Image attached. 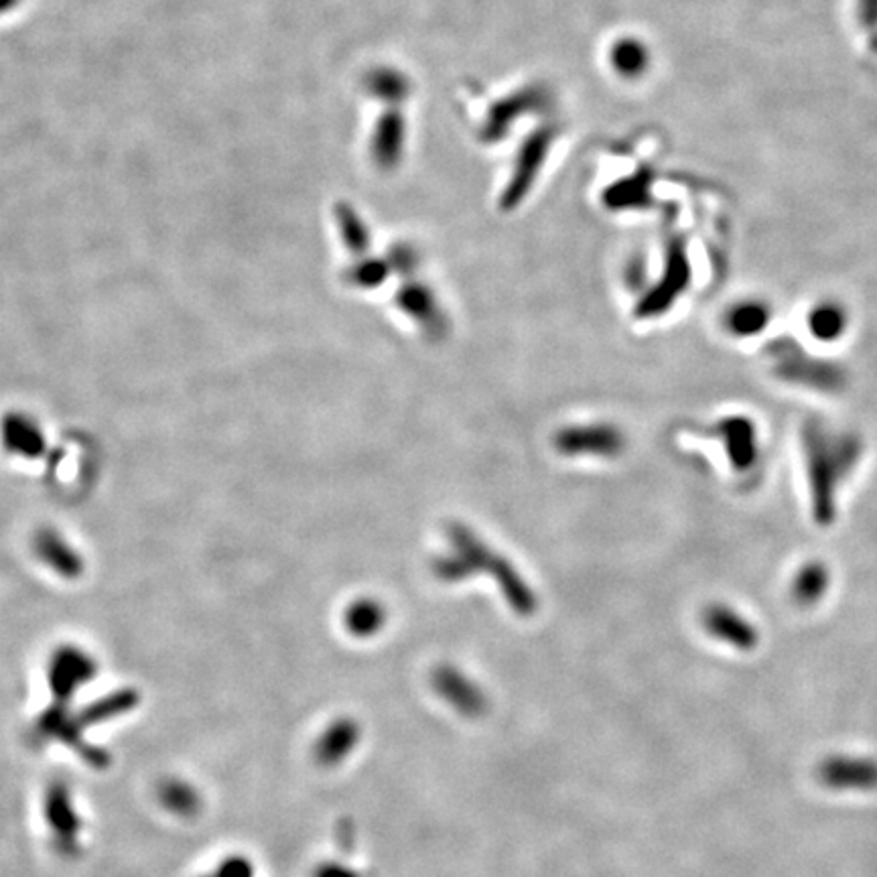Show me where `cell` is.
Returning a JSON list of instances; mask_svg holds the SVG:
<instances>
[{"instance_id": "obj_1", "label": "cell", "mask_w": 877, "mask_h": 877, "mask_svg": "<svg viewBox=\"0 0 877 877\" xmlns=\"http://www.w3.org/2000/svg\"><path fill=\"white\" fill-rule=\"evenodd\" d=\"M804 467L811 492V510L816 523L828 526L837 516L839 487L864 453L861 438L837 433L821 421H808L803 429Z\"/></svg>"}, {"instance_id": "obj_2", "label": "cell", "mask_w": 877, "mask_h": 877, "mask_svg": "<svg viewBox=\"0 0 877 877\" xmlns=\"http://www.w3.org/2000/svg\"><path fill=\"white\" fill-rule=\"evenodd\" d=\"M450 538L457 555H453L450 559L438 560L437 575L441 579L460 581L463 577L479 571V567H484L482 571L492 572L498 579L499 587L508 597L512 609H516L524 616L535 611V596L512 569L508 560L492 555L474 535H470L462 526H453Z\"/></svg>"}, {"instance_id": "obj_3", "label": "cell", "mask_w": 877, "mask_h": 877, "mask_svg": "<svg viewBox=\"0 0 877 877\" xmlns=\"http://www.w3.org/2000/svg\"><path fill=\"white\" fill-rule=\"evenodd\" d=\"M774 374L798 386L816 392H839L845 386V372L839 365L808 355L792 340H776L770 348Z\"/></svg>"}, {"instance_id": "obj_4", "label": "cell", "mask_w": 877, "mask_h": 877, "mask_svg": "<svg viewBox=\"0 0 877 877\" xmlns=\"http://www.w3.org/2000/svg\"><path fill=\"white\" fill-rule=\"evenodd\" d=\"M689 282H691V262L687 256V248L682 240H672L669 244L662 277L642 297V301L636 307V316L658 317L667 313L682 292L687 291Z\"/></svg>"}, {"instance_id": "obj_5", "label": "cell", "mask_w": 877, "mask_h": 877, "mask_svg": "<svg viewBox=\"0 0 877 877\" xmlns=\"http://www.w3.org/2000/svg\"><path fill=\"white\" fill-rule=\"evenodd\" d=\"M96 674V660L80 646H60L49 658V689L58 703H70L73 694Z\"/></svg>"}, {"instance_id": "obj_6", "label": "cell", "mask_w": 877, "mask_h": 877, "mask_svg": "<svg viewBox=\"0 0 877 877\" xmlns=\"http://www.w3.org/2000/svg\"><path fill=\"white\" fill-rule=\"evenodd\" d=\"M0 447L11 457L33 462L48 453V433L35 414L14 409L0 416Z\"/></svg>"}, {"instance_id": "obj_7", "label": "cell", "mask_w": 877, "mask_h": 877, "mask_svg": "<svg viewBox=\"0 0 877 877\" xmlns=\"http://www.w3.org/2000/svg\"><path fill=\"white\" fill-rule=\"evenodd\" d=\"M431 684L443 703L457 711L463 718H482L487 711L486 693L477 682L472 681L462 670L443 664L433 672Z\"/></svg>"}, {"instance_id": "obj_8", "label": "cell", "mask_w": 877, "mask_h": 877, "mask_svg": "<svg viewBox=\"0 0 877 877\" xmlns=\"http://www.w3.org/2000/svg\"><path fill=\"white\" fill-rule=\"evenodd\" d=\"M45 818L53 833V847L61 855H73L80 849L82 818L75 813L70 788L61 782L51 784L45 794Z\"/></svg>"}, {"instance_id": "obj_9", "label": "cell", "mask_w": 877, "mask_h": 877, "mask_svg": "<svg viewBox=\"0 0 877 877\" xmlns=\"http://www.w3.org/2000/svg\"><path fill=\"white\" fill-rule=\"evenodd\" d=\"M818 778L833 791H876L877 762L857 755H833L818 766Z\"/></svg>"}, {"instance_id": "obj_10", "label": "cell", "mask_w": 877, "mask_h": 877, "mask_svg": "<svg viewBox=\"0 0 877 877\" xmlns=\"http://www.w3.org/2000/svg\"><path fill=\"white\" fill-rule=\"evenodd\" d=\"M33 550L49 571L63 579H75L84 572V555L73 547L70 538L53 526H43L33 536Z\"/></svg>"}, {"instance_id": "obj_11", "label": "cell", "mask_w": 877, "mask_h": 877, "mask_svg": "<svg viewBox=\"0 0 877 877\" xmlns=\"http://www.w3.org/2000/svg\"><path fill=\"white\" fill-rule=\"evenodd\" d=\"M715 435L721 438L731 465L740 472L752 470L760 460V443L754 421L747 416H728L715 426Z\"/></svg>"}, {"instance_id": "obj_12", "label": "cell", "mask_w": 877, "mask_h": 877, "mask_svg": "<svg viewBox=\"0 0 877 877\" xmlns=\"http://www.w3.org/2000/svg\"><path fill=\"white\" fill-rule=\"evenodd\" d=\"M703 626L715 640L733 646L737 650H752L760 642V633L755 630L754 623L745 620L740 611L723 603H715L705 609Z\"/></svg>"}, {"instance_id": "obj_13", "label": "cell", "mask_w": 877, "mask_h": 877, "mask_svg": "<svg viewBox=\"0 0 877 877\" xmlns=\"http://www.w3.org/2000/svg\"><path fill=\"white\" fill-rule=\"evenodd\" d=\"M557 447L563 453H594L603 457H613L623 450V435L616 426L591 425L567 429L557 437Z\"/></svg>"}, {"instance_id": "obj_14", "label": "cell", "mask_w": 877, "mask_h": 877, "mask_svg": "<svg viewBox=\"0 0 877 877\" xmlns=\"http://www.w3.org/2000/svg\"><path fill=\"white\" fill-rule=\"evenodd\" d=\"M360 740H362V730L353 719H338L319 735L313 757L321 767L340 766L341 762H345L348 755L352 754Z\"/></svg>"}, {"instance_id": "obj_15", "label": "cell", "mask_w": 877, "mask_h": 877, "mask_svg": "<svg viewBox=\"0 0 877 877\" xmlns=\"http://www.w3.org/2000/svg\"><path fill=\"white\" fill-rule=\"evenodd\" d=\"M772 319L770 305L757 299H743L731 305L723 316V326L735 338H754L767 328Z\"/></svg>"}, {"instance_id": "obj_16", "label": "cell", "mask_w": 877, "mask_h": 877, "mask_svg": "<svg viewBox=\"0 0 877 877\" xmlns=\"http://www.w3.org/2000/svg\"><path fill=\"white\" fill-rule=\"evenodd\" d=\"M828 584H830V572L827 567L818 560H808L801 565L792 577V599L803 608H811L827 594Z\"/></svg>"}, {"instance_id": "obj_17", "label": "cell", "mask_w": 877, "mask_h": 877, "mask_svg": "<svg viewBox=\"0 0 877 877\" xmlns=\"http://www.w3.org/2000/svg\"><path fill=\"white\" fill-rule=\"evenodd\" d=\"M849 317L837 301H821L811 307L806 316V328L818 341H837L847 331Z\"/></svg>"}, {"instance_id": "obj_18", "label": "cell", "mask_w": 877, "mask_h": 877, "mask_svg": "<svg viewBox=\"0 0 877 877\" xmlns=\"http://www.w3.org/2000/svg\"><path fill=\"white\" fill-rule=\"evenodd\" d=\"M158 801L169 811L171 815L189 818L199 813L202 796L192 784L183 780H167L158 788Z\"/></svg>"}, {"instance_id": "obj_19", "label": "cell", "mask_w": 877, "mask_h": 877, "mask_svg": "<svg viewBox=\"0 0 877 877\" xmlns=\"http://www.w3.org/2000/svg\"><path fill=\"white\" fill-rule=\"evenodd\" d=\"M384 608L372 599H360L345 611V626L358 638H370L384 626Z\"/></svg>"}, {"instance_id": "obj_20", "label": "cell", "mask_w": 877, "mask_h": 877, "mask_svg": "<svg viewBox=\"0 0 877 877\" xmlns=\"http://www.w3.org/2000/svg\"><path fill=\"white\" fill-rule=\"evenodd\" d=\"M648 51L638 39H621L611 49V65L626 78H636L648 68Z\"/></svg>"}, {"instance_id": "obj_21", "label": "cell", "mask_w": 877, "mask_h": 877, "mask_svg": "<svg viewBox=\"0 0 877 877\" xmlns=\"http://www.w3.org/2000/svg\"><path fill=\"white\" fill-rule=\"evenodd\" d=\"M401 305L404 311H409L411 316L426 323V328L435 329V331L443 328V321H441V316H438L435 301H433L431 292L426 291L425 287L411 285V287L402 289Z\"/></svg>"}, {"instance_id": "obj_22", "label": "cell", "mask_w": 877, "mask_h": 877, "mask_svg": "<svg viewBox=\"0 0 877 877\" xmlns=\"http://www.w3.org/2000/svg\"><path fill=\"white\" fill-rule=\"evenodd\" d=\"M402 145V122L396 116H390L386 121L380 122L376 134V153L378 161L382 165H392L396 157L401 155Z\"/></svg>"}, {"instance_id": "obj_23", "label": "cell", "mask_w": 877, "mask_h": 877, "mask_svg": "<svg viewBox=\"0 0 877 877\" xmlns=\"http://www.w3.org/2000/svg\"><path fill=\"white\" fill-rule=\"evenodd\" d=\"M646 197H648L646 182H640V179L620 183V185H616V187L611 189V194H609V199L613 202V206L616 207L642 206L646 202Z\"/></svg>"}, {"instance_id": "obj_24", "label": "cell", "mask_w": 877, "mask_h": 877, "mask_svg": "<svg viewBox=\"0 0 877 877\" xmlns=\"http://www.w3.org/2000/svg\"><path fill=\"white\" fill-rule=\"evenodd\" d=\"M341 218V226H343V234H345V240H348V246L355 250V252H362L365 250V243H368V234H365L364 226H362V221L353 216L350 209H343L340 214Z\"/></svg>"}, {"instance_id": "obj_25", "label": "cell", "mask_w": 877, "mask_h": 877, "mask_svg": "<svg viewBox=\"0 0 877 877\" xmlns=\"http://www.w3.org/2000/svg\"><path fill=\"white\" fill-rule=\"evenodd\" d=\"M202 877H255V865L243 855H231L207 876Z\"/></svg>"}, {"instance_id": "obj_26", "label": "cell", "mask_w": 877, "mask_h": 877, "mask_svg": "<svg viewBox=\"0 0 877 877\" xmlns=\"http://www.w3.org/2000/svg\"><path fill=\"white\" fill-rule=\"evenodd\" d=\"M372 92H376L380 96L386 97H401L404 94V90H406V84H404V80L399 78L394 72H380L372 78Z\"/></svg>"}, {"instance_id": "obj_27", "label": "cell", "mask_w": 877, "mask_h": 877, "mask_svg": "<svg viewBox=\"0 0 877 877\" xmlns=\"http://www.w3.org/2000/svg\"><path fill=\"white\" fill-rule=\"evenodd\" d=\"M353 282L360 287H376L386 277V267L382 262H364L352 272Z\"/></svg>"}, {"instance_id": "obj_28", "label": "cell", "mask_w": 877, "mask_h": 877, "mask_svg": "<svg viewBox=\"0 0 877 877\" xmlns=\"http://www.w3.org/2000/svg\"><path fill=\"white\" fill-rule=\"evenodd\" d=\"M857 19L865 29H877V0H857Z\"/></svg>"}, {"instance_id": "obj_29", "label": "cell", "mask_w": 877, "mask_h": 877, "mask_svg": "<svg viewBox=\"0 0 877 877\" xmlns=\"http://www.w3.org/2000/svg\"><path fill=\"white\" fill-rule=\"evenodd\" d=\"M313 877H362V874H358L355 869L348 867V865L323 864L317 867L316 876Z\"/></svg>"}, {"instance_id": "obj_30", "label": "cell", "mask_w": 877, "mask_h": 877, "mask_svg": "<svg viewBox=\"0 0 877 877\" xmlns=\"http://www.w3.org/2000/svg\"><path fill=\"white\" fill-rule=\"evenodd\" d=\"M869 48H871L874 53H877V33H874V37H871V43H869Z\"/></svg>"}]
</instances>
